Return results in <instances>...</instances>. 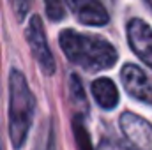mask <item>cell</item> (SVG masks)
<instances>
[{
    "label": "cell",
    "mask_w": 152,
    "mask_h": 150,
    "mask_svg": "<svg viewBox=\"0 0 152 150\" xmlns=\"http://www.w3.org/2000/svg\"><path fill=\"white\" fill-rule=\"evenodd\" d=\"M58 41L69 62L87 71L110 69L117 62V50L108 41L97 36H85L75 30H64Z\"/></svg>",
    "instance_id": "1"
},
{
    "label": "cell",
    "mask_w": 152,
    "mask_h": 150,
    "mask_svg": "<svg viewBox=\"0 0 152 150\" xmlns=\"http://www.w3.org/2000/svg\"><path fill=\"white\" fill-rule=\"evenodd\" d=\"M36 110V99L23 73L12 69L9 74V136L14 150L23 147Z\"/></svg>",
    "instance_id": "2"
},
{
    "label": "cell",
    "mask_w": 152,
    "mask_h": 150,
    "mask_svg": "<svg viewBox=\"0 0 152 150\" xmlns=\"http://www.w3.org/2000/svg\"><path fill=\"white\" fill-rule=\"evenodd\" d=\"M27 41L30 46V51L34 55V58L37 60L41 69L46 74H53L55 73V58L51 55V50L48 46V41L44 36V27L39 16H32L30 23L27 27Z\"/></svg>",
    "instance_id": "3"
},
{
    "label": "cell",
    "mask_w": 152,
    "mask_h": 150,
    "mask_svg": "<svg viewBox=\"0 0 152 150\" xmlns=\"http://www.w3.org/2000/svg\"><path fill=\"white\" fill-rule=\"evenodd\" d=\"M120 78L131 97L152 106V76H149L138 66L126 64L120 71Z\"/></svg>",
    "instance_id": "4"
},
{
    "label": "cell",
    "mask_w": 152,
    "mask_h": 150,
    "mask_svg": "<svg viewBox=\"0 0 152 150\" xmlns=\"http://www.w3.org/2000/svg\"><path fill=\"white\" fill-rule=\"evenodd\" d=\"M120 127L124 136L140 150H152V125L136 113L126 111L120 117Z\"/></svg>",
    "instance_id": "5"
},
{
    "label": "cell",
    "mask_w": 152,
    "mask_h": 150,
    "mask_svg": "<svg viewBox=\"0 0 152 150\" xmlns=\"http://www.w3.org/2000/svg\"><path fill=\"white\" fill-rule=\"evenodd\" d=\"M127 41L136 57L152 69V28L140 18L127 23Z\"/></svg>",
    "instance_id": "6"
},
{
    "label": "cell",
    "mask_w": 152,
    "mask_h": 150,
    "mask_svg": "<svg viewBox=\"0 0 152 150\" xmlns=\"http://www.w3.org/2000/svg\"><path fill=\"white\" fill-rule=\"evenodd\" d=\"M66 2L80 23L92 27H103L108 23V12L99 0H66Z\"/></svg>",
    "instance_id": "7"
},
{
    "label": "cell",
    "mask_w": 152,
    "mask_h": 150,
    "mask_svg": "<svg viewBox=\"0 0 152 150\" xmlns=\"http://www.w3.org/2000/svg\"><path fill=\"white\" fill-rule=\"evenodd\" d=\"M92 95L97 104L104 110H113L118 103V90L115 83L108 78H99L92 83Z\"/></svg>",
    "instance_id": "8"
},
{
    "label": "cell",
    "mask_w": 152,
    "mask_h": 150,
    "mask_svg": "<svg viewBox=\"0 0 152 150\" xmlns=\"http://www.w3.org/2000/svg\"><path fill=\"white\" fill-rule=\"evenodd\" d=\"M73 131H75V138H76V147L78 150H94L92 145H90V136L81 122L80 117H76L73 120Z\"/></svg>",
    "instance_id": "9"
},
{
    "label": "cell",
    "mask_w": 152,
    "mask_h": 150,
    "mask_svg": "<svg viewBox=\"0 0 152 150\" xmlns=\"http://www.w3.org/2000/svg\"><path fill=\"white\" fill-rule=\"evenodd\" d=\"M44 7H46V14L51 21H58L64 18L66 14V9H64V4L62 0H44Z\"/></svg>",
    "instance_id": "10"
},
{
    "label": "cell",
    "mask_w": 152,
    "mask_h": 150,
    "mask_svg": "<svg viewBox=\"0 0 152 150\" xmlns=\"http://www.w3.org/2000/svg\"><path fill=\"white\" fill-rule=\"evenodd\" d=\"M71 99L75 103H80V104L87 106L85 95H83V88H81V81H80L78 76H71Z\"/></svg>",
    "instance_id": "11"
},
{
    "label": "cell",
    "mask_w": 152,
    "mask_h": 150,
    "mask_svg": "<svg viewBox=\"0 0 152 150\" xmlns=\"http://www.w3.org/2000/svg\"><path fill=\"white\" fill-rule=\"evenodd\" d=\"M9 2H11V7H12V11H14L18 20H23L28 14L32 0H9Z\"/></svg>",
    "instance_id": "12"
},
{
    "label": "cell",
    "mask_w": 152,
    "mask_h": 150,
    "mask_svg": "<svg viewBox=\"0 0 152 150\" xmlns=\"http://www.w3.org/2000/svg\"><path fill=\"white\" fill-rule=\"evenodd\" d=\"M97 150H140L136 147H129L122 141H117V140H103L99 143V149Z\"/></svg>",
    "instance_id": "13"
},
{
    "label": "cell",
    "mask_w": 152,
    "mask_h": 150,
    "mask_svg": "<svg viewBox=\"0 0 152 150\" xmlns=\"http://www.w3.org/2000/svg\"><path fill=\"white\" fill-rule=\"evenodd\" d=\"M39 150H53V143H51V140H50V141H48L44 147H41Z\"/></svg>",
    "instance_id": "14"
},
{
    "label": "cell",
    "mask_w": 152,
    "mask_h": 150,
    "mask_svg": "<svg viewBox=\"0 0 152 150\" xmlns=\"http://www.w3.org/2000/svg\"><path fill=\"white\" fill-rule=\"evenodd\" d=\"M145 2L149 4V7H151V9H152V0H145Z\"/></svg>",
    "instance_id": "15"
},
{
    "label": "cell",
    "mask_w": 152,
    "mask_h": 150,
    "mask_svg": "<svg viewBox=\"0 0 152 150\" xmlns=\"http://www.w3.org/2000/svg\"><path fill=\"white\" fill-rule=\"evenodd\" d=\"M0 150H2V145H0Z\"/></svg>",
    "instance_id": "16"
}]
</instances>
